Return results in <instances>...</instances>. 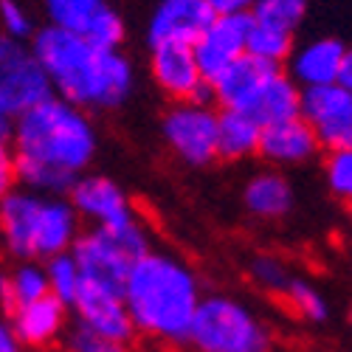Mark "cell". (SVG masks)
<instances>
[{
	"mask_svg": "<svg viewBox=\"0 0 352 352\" xmlns=\"http://www.w3.org/2000/svg\"><path fill=\"white\" fill-rule=\"evenodd\" d=\"M94 155V124L79 107L56 96L20 113L12 124L14 178L32 189L68 192Z\"/></svg>",
	"mask_w": 352,
	"mask_h": 352,
	"instance_id": "1",
	"label": "cell"
},
{
	"mask_svg": "<svg viewBox=\"0 0 352 352\" xmlns=\"http://www.w3.org/2000/svg\"><path fill=\"white\" fill-rule=\"evenodd\" d=\"M34 60L51 91L74 107H119L133 91V68L119 51L94 48L85 37L45 25L34 34Z\"/></svg>",
	"mask_w": 352,
	"mask_h": 352,
	"instance_id": "2",
	"label": "cell"
},
{
	"mask_svg": "<svg viewBox=\"0 0 352 352\" xmlns=\"http://www.w3.org/2000/svg\"><path fill=\"white\" fill-rule=\"evenodd\" d=\"M122 299L135 333L178 344L186 341L200 302V287L184 262L169 254L146 251L130 265L122 285Z\"/></svg>",
	"mask_w": 352,
	"mask_h": 352,
	"instance_id": "3",
	"label": "cell"
},
{
	"mask_svg": "<svg viewBox=\"0 0 352 352\" xmlns=\"http://www.w3.org/2000/svg\"><path fill=\"white\" fill-rule=\"evenodd\" d=\"M0 237L14 256L51 259L71 251L74 240L79 237L76 212L71 209V203L56 197L9 192L0 200Z\"/></svg>",
	"mask_w": 352,
	"mask_h": 352,
	"instance_id": "4",
	"label": "cell"
},
{
	"mask_svg": "<svg viewBox=\"0 0 352 352\" xmlns=\"http://www.w3.org/2000/svg\"><path fill=\"white\" fill-rule=\"evenodd\" d=\"M195 352H274L271 330L251 307L231 296H200L186 333Z\"/></svg>",
	"mask_w": 352,
	"mask_h": 352,
	"instance_id": "5",
	"label": "cell"
},
{
	"mask_svg": "<svg viewBox=\"0 0 352 352\" xmlns=\"http://www.w3.org/2000/svg\"><path fill=\"white\" fill-rule=\"evenodd\" d=\"M146 251V234L135 217L119 228H94L79 234L68 254L76 262L82 282L122 293L130 265Z\"/></svg>",
	"mask_w": 352,
	"mask_h": 352,
	"instance_id": "6",
	"label": "cell"
},
{
	"mask_svg": "<svg viewBox=\"0 0 352 352\" xmlns=\"http://www.w3.org/2000/svg\"><path fill=\"white\" fill-rule=\"evenodd\" d=\"M51 82L34 54L20 40L0 34V99L6 102L9 113L17 116L51 99Z\"/></svg>",
	"mask_w": 352,
	"mask_h": 352,
	"instance_id": "7",
	"label": "cell"
},
{
	"mask_svg": "<svg viewBox=\"0 0 352 352\" xmlns=\"http://www.w3.org/2000/svg\"><path fill=\"white\" fill-rule=\"evenodd\" d=\"M299 119L313 130L318 146L352 150V94L338 85L305 87L299 99Z\"/></svg>",
	"mask_w": 352,
	"mask_h": 352,
	"instance_id": "8",
	"label": "cell"
},
{
	"mask_svg": "<svg viewBox=\"0 0 352 352\" xmlns=\"http://www.w3.org/2000/svg\"><path fill=\"white\" fill-rule=\"evenodd\" d=\"M164 138L189 166H206L217 158V113L192 102L175 104L164 116Z\"/></svg>",
	"mask_w": 352,
	"mask_h": 352,
	"instance_id": "9",
	"label": "cell"
},
{
	"mask_svg": "<svg viewBox=\"0 0 352 352\" xmlns=\"http://www.w3.org/2000/svg\"><path fill=\"white\" fill-rule=\"evenodd\" d=\"M251 28V14H223L214 17L195 45V65L203 82H212L226 65H231L240 54H245V37Z\"/></svg>",
	"mask_w": 352,
	"mask_h": 352,
	"instance_id": "10",
	"label": "cell"
},
{
	"mask_svg": "<svg viewBox=\"0 0 352 352\" xmlns=\"http://www.w3.org/2000/svg\"><path fill=\"white\" fill-rule=\"evenodd\" d=\"M79 324L94 330L110 341H119V344H130L135 330H133V321L130 313L124 307L122 293L91 285V282H79V290L74 296V305Z\"/></svg>",
	"mask_w": 352,
	"mask_h": 352,
	"instance_id": "11",
	"label": "cell"
},
{
	"mask_svg": "<svg viewBox=\"0 0 352 352\" xmlns=\"http://www.w3.org/2000/svg\"><path fill=\"white\" fill-rule=\"evenodd\" d=\"M71 209L76 217L94 220L99 228H119L135 220L127 195L102 175H85L71 186Z\"/></svg>",
	"mask_w": 352,
	"mask_h": 352,
	"instance_id": "12",
	"label": "cell"
},
{
	"mask_svg": "<svg viewBox=\"0 0 352 352\" xmlns=\"http://www.w3.org/2000/svg\"><path fill=\"white\" fill-rule=\"evenodd\" d=\"M212 20L214 14L206 0H161L150 17L146 40L150 45H195V40L206 32Z\"/></svg>",
	"mask_w": 352,
	"mask_h": 352,
	"instance_id": "13",
	"label": "cell"
},
{
	"mask_svg": "<svg viewBox=\"0 0 352 352\" xmlns=\"http://www.w3.org/2000/svg\"><path fill=\"white\" fill-rule=\"evenodd\" d=\"M279 65H268L262 60H254L248 54H240L231 65H226L209 85H212V96L214 102L223 104V110H245L256 94L262 91Z\"/></svg>",
	"mask_w": 352,
	"mask_h": 352,
	"instance_id": "14",
	"label": "cell"
},
{
	"mask_svg": "<svg viewBox=\"0 0 352 352\" xmlns=\"http://www.w3.org/2000/svg\"><path fill=\"white\" fill-rule=\"evenodd\" d=\"M150 71L153 79L164 94L172 99L189 102L192 94L203 85L200 71L195 65V54L192 45H178V43H166V45H153L150 54Z\"/></svg>",
	"mask_w": 352,
	"mask_h": 352,
	"instance_id": "15",
	"label": "cell"
},
{
	"mask_svg": "<svg viewBox=\"0 0 352 352\" xmlns=\"http://www.w3.org/2000/svg\"><path fill=\"white\" fill-rule=\"evenodd\" d=\"M318 141L302 119L279 122L259 130L256 153L271 164H305L316 155Z\"/></svg>",
	"mask_w": 352,
	"mask_h": 352,
	"instance_id": "16",
	"label": "cell"
},
{
	"mask_svg": "<svg viewBox=\"0 0 352 352\" xmlns=\"http://www.w3.org/2000/svg\"><path fill=\"white\" fill-rule=\"evenodd\" d=\"M349 60V51L341 40L324 37L313 40L293 56V82L305 87H318V85H336L341 65Z\"/></svg>",
	"mask_w": 352,
	"mask_h": 352,
	"instance_id": "17",
	"label": "cell"
},
{
	"mask_svg": "<svg viewBox=\"0 0 352 352\" xmlns=\"http://www.w3.org/2000/svg\"><path fill=\"white\" fill-rule=\"evenodd\" d=\"M65 305L56 302L51 293L32 305H23L12 313V333L17 344L25 346H45L65 330Z\"/></svg>",
	"mask_w": 352,
	"mask_h": 352,
	"instance_id": "18",
	"label": "cell"
},
{
	"mask_svg": "<svg viewBox=\"0 0 352 352\" xmlns=\"http://www.w3.org/2000/svg\"><path fill=\"white\" fill-rule=\"evenodd\" d=\"M299 99H302V87L290 76H285L282 71H276L265 85H262L256 99L240 113L251 116L259 127H271L279 122L299 119Z\"/></svg>",
	"mask_w": 352,
	"mask_h": 352,
	"instance_id": "19",
	"label": "cell"
},
{
	"mask_svg": "<svg viewBox=\"0 0 352 352\" xmlns=\"http://www.w3.org/2000/svg\"><path fill=\"white\" fill-rule=\"evenodd\" d=\"M245 209L259 220H276L285 217L293 206V189L276 172H262L245 184L243 192Z\"/></svg>",
	"mask_w": 352,
	"mask_h": 352,
	"instance_id": "20",
	"label": "cell"
},
{
	"mask_svg": "<svg viewBox=\"0 0 352 352\" xmlns=\"http://www.w3.org/2000/svg\"><path fill=\"white\" fill-rule=\"evenodd\" d=\"M259 124L251 116L240 110H223L217 113V158L240 161L256 153L259 144Z\"/></svg>",
	"mask_w": 352,
	"mask_h": 352,
	"instance_id": "21",
	"label": "cell"
},
{
	"mask_svg": "<svg viewBox=\"0 0 352 352\" xmlns=\"http://www.w3.org/2000/svg\"><path fill=\"white\" fill-rule=\"evenodd\" d=\"M107 9V0H45V14L54 28L85 37L91 23Z\"/></svg>",
	"mask_w": 352,
	"mask_h": 352,
	"instance_id": "22",
	"label": "cell"
},
{
	"mask_svg": "<svg viewBox=\"0 0 352 352\" xmlns=\"http://www.w3.org/2000/svg\"><path fill=\"white\" fill-rule=\"evenodd\" d=\"M290 51H293V32L251 20L248 37H245V54L248 56L268 63V65H279L282 60L290 56Z\"/></svg>",
	"mask_w": 352,
	"mask_h": 352,
	"instance_id": "23",
	"label": "cell"
},
{
	"mask_svg": "<svg viewBox=\"0 0 352 352\" xmlns=\"http://www.w3.org/2000/svg\"><path fill=\"white\" fill-rule=\"evenodd\" d=\"M45 279H48V293H51V296L56 302H63L65 307H71L76 290H79L82 276H79V268H76V262H74V256L68 251L48 259Z\"/></svg>",
	"mask_w": 352,
	"mask_h": 352,
	"instance_id": "24",
	"label": "cell"
},
{
	"mask_svg": "<svg viewBox=\"0 0 352 352\" xmlns=\"http://www.w3.org/2000/svg\"><path fill=\"white\" fill-rule=\"evenodd\" d=\"M248 14L256 23H268L285 28V32H293L307 14V0H254Z\"/></svg>",
	"mask_w": 352,
	"mask_h": 352,
	"instance_id": "25",
	"label": "cell"
},
{
	"mask_svg": "<svg viewBox=\"0 0 352 352\" xmlns=\"http://www.w3.org/2000/svg\"><path fill=\"white\" fill-rule=\"evenodd\" d=\"M12 285V299H14V310L23 305H32L43 296H48V279H45V268L34 265V262H23L14 268V274L9 276ZM12 310V313H14Z\"/></svg>",
	"mask_w": 352,
	"mask_h": 352,
	"instance_id": "26",
	"label": "cell"
},
{
	"mask_svg": "<svg viewBox=\"0 0 352 352\" xmlns=\"http://www.w3.org/2000/svg\"><path fill=\"white\" fill-rule=\"evenodd\" d=\"M282 299H285L293 310H296L302 318H307V321H324V318L330 316L327 299L321 296V293H318L310 282H305V279H299V276L290 279L287 290L282 293Z\"/></svg>",
	"mask_w": 352,
	"mask_h": 352,
	"instance_id": "27",
	"label": "cell"
},
{
	"mask_svg": "<svg viewBox=\"0 0 352 352\" xmlns=\"http://www.w3.org/2000/svg\"><path fill=\"white\" fill-rule=\"evenodd\" d=\"M251 279L268 293H276V296H282V293L287 290L290 279H293V271L285 265V262L274 254H259L254 262H251Z\"/></svg>",
	"mask_w": 352,
	"mask_h": 352,
	"instance_id": "28",
	"label": "cell"
},
{
	"mask_svg": "<svg viewBox=\"0 0 352 352\" xmlns=\"http://www.w3.org/2000/svg\"><path fill=\"white\" fill-rule=\"evenodd\" d=\"M85 40L102 51H119L122 40H124V20L119 17V12H113L107 6L85 32Z\"/></svg>",
	"mask_w": 352,
	"mask_h": 352,
	"instance_id": "29",
	"label": "cell"
},
{
	"mask_svg": "<svg viewBox=\"0 0 352 352\" xmlns=\"http://www.w3.org/2000/svg\"><path fill=\"white\" fill-rule=\"evenodd\" d=\"M65 349L68 352H130V344H119V341H110L94 330H87L82 324L68 330L65 338Z\"/></svg>",
	"mask_w": 352,
	"mask_h": 352,
	"instance_id": "30",
	"label": "cell"
},
{
	"mask_svg": "<svg viewBox=\"0 0 352 352\" xmlns=\"http://www.w3.org/2000/svg\"><path fill=\"white\" fill-rule=\"evenodd\" d=\"M327 184L336 197L349 200L352 195V150H333L327 158Z\"/></svg>",
	"mask_w": 352,
	"mask_h": 352,
	"instance_id": "31",
	"label": "cell"
},
{
	"mask_svg": "<svg viewBox=\"0 0 352 352\" xmlns=\"http://www.w3.org/2000/svg\"><path fill=\"white\" fill-rule=\"evenodd\" d=\"M0 25H3V34L20 43L25 37H32V17L25 14V9L17 0H0Z\"/></svg>",
	"mask_w": 352,
	"mask_h": 352,
	"instance_id": "32",
	"label": "cell"
},
{
	"mask_svg": "<svg viewBox=\"0 0 352 352\" xmlns=\"http://www.w3.org/2000/svg\"><path fill=\"white\" fill-rule=\"evenodd\" d=\"M206 3L214 17H223V14H248L254 0H206Z\"/></svg>",
	"mask_w": 352,
	"mask_h": 352,
	"instance_id": "33",
	"label": "cell"
},
{
	"mask_svg": "<svg viewBox=\"0 0 352 352\" xmlns=\"http://www.w3.org/2000/svg\"><path fill=\"white\" fill-rule=\"evenodd\" d=\"M0 352H20V344L6 321H0Z\"/></svg>",
	"mask_w": 352,
	"mask_h": 352,
	"instance_id": "34",
	"label": "cell"
},
{
	"mask_svg": "<svg viewBox=\"0 0 352 352\" xmlns=\"http://www.w3.org/2000/svg\"><path fill=\"white\" fill-rule=\"evenodd\" d=\"M14 169H12V164H0V200H3L9 192H12V186H14Z\"/></svg>",
	"mask_w": 352,
	"mask_h": 352,
	"instance_id": "35",
	"label": "cell"
},
{
	"mask_svg": "<svg viewBox=\"0 0 352 352\" xmlns=\"http://www.w3.org/2000/svg\"><path fill=\"white\" fill-rule=\"evenodd\" d=\"M0 307L3 310H14V299H12V285H9V276L0 274Z\"/></svg>",
	"mask_w": 352,
	"mask_h": 352,
	"instance_id": "36",
	"label": "cell"
},
{
	"mask_svg": "<svg viewBox=\"0 0 352 352\" xmlns=\"http://www.w3.org/2000/svg\"><path fill=\"white\" fill-rule=\"evenodd\" d=\"M12 122H14V116L9 113L6 102L0 99V138H12Z\"/></svg>",
	"mask_w": 352,
	"mask_h": 352,
	"instance_id": "37",
	"label": "cell"
},
{
	"mask_svg": "<svg viewBox=\"0 0 352 352\" xmlns=\"http://www.w3.org/2000/svg\"><path fill=\"white\" fill-rule=\"evenodd\" d=\"M0 164H12V141L0 138Z\"/></svg>",
	"mask_w": 352,
	"mask_h": 352,
	"instance_id": "38",
	"label": "cell"
}]
</instances>
